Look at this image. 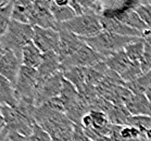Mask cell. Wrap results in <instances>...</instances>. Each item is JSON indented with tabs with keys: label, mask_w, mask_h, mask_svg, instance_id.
Returning a JSON list of instances; mask_svg holds the SVG:
<instances>
[{
	"label": "cell",
	"mask_w": 151,
	"mask_h": 141,
	"mask_svg": "<svg viewBox=\"0 0 151 141\" xmlns=\"http://www.w3.org/2000/svg\"><path fill=\"white\" fill-rule=\"evenodd\" d=\"M33 36L34 26L12 20L7 31L0 37V49L10 50L22 59V51L25 46L33 42Z\"/></svg>",
	"instance_id": "6da1fadb"
},
{
	"label": "cell",
	"mask_w": 151,
	"mask_h": 141,
	"mask_svg": "<svg viewBox=\"0 0 151 141\" xmlns=\"http://www.w3.org/2000/svg\"><path fill=\"white\" fill-rule=\"evenodd\" d=\"M139 38L141 37H126V36L113 34L110 31H102L96 36L81 38V39L96 52L106 58L120 50H123L128 44L136 42Z\"/></svg>",
	"instance_id": "7a4b0ae2"
},
{
	"label": "cell",
	"mask_w": 151,
	"mask_h": 141,
	"mask_svg": "<svg viewBox=\"0 0 151 141\" xmlns=\"http://www.w3.org/2000/svg\"><path fill=\"white\" fill-rule=\"evenodd\" d=\"M59 28L66 29L81 38L93 37L103 31L100 21V14L93 9H85L83 14L61 24Z\"/></svg>",
	"instance_id": "3957f363"
},
{
	"label": "cell",
	"mask_w": 151,
	"mask_h": 141,
	"mask_svg": "<svg viewBox=\"0 0 151 141\" xmlns=\"http://www.w3.org/2000/svg\"><path fill=\"white\" fill-rule=\"evenodd\" d=\"M0 113H1L0 117L6 123L4 128L7 129L8 132H17L26 137H31L34 126L36 124L35 118L26 116L17 109L8 107V105H1Z\"/></svg>",
	"instance_id": "277c9868"
},
{
	"label": "cell",
	"mask_w": 151,
	"mask_h": 141,
	"mask_svg": "<svg viewBox=\"0 0 151 141\" xmlns=\"http://www.w3.org/2000/svg\"><path fill=\"white\" fill-rule=\"evenodd\" d=\"M81 125L91 140H96L101 137H110L113 127V124L106 113L95 110L86 114Z\"/></svg>",
	"instance_id": "5b68a950"
},
{
	"label": "cell",
	"mask_w": 151,
	"mask_h": 141,
	"mask_svg": "<svg viewBox=\"0 0 151 141\" xmlns=\"http://www.w3.org/2000/svg\"><path fill=\"white\" fill-rule=\"evenodd\" d=\"M38 83H39V77L37 69L22 65L15 84V89L20 97V100L35 105Z\"/></svg>",
	"instance_id": "8992f818"
},
{
	"label": "cell",
	"mask_w": 151,
	"mask_h": 141,
	"mask_svg": "<svg viewBox=\"0 0 151 141\" xmlns=\"http://www.w3.org/2000/svg\"><path fill=\"white\" fill-rule=\"evenodd\" d=\"M63 82H64V76L62 71L48 78L39 79L36 99H35L36 107H40L55 98H59L63 87Z\"/></svg>",
	"instance_id": "52a82bcc"
},
{
	"label": "cell",
	"mask_w": 151,
	"mask_h": 141,
	"mask_svg": "<svg viewBox=\"0 0 151 141\" xmlns=\"http://www.w3.org/2000/svg\"><path fill=\"white\" fill-rule=\"evenodd\" d=\"M104 60L106 58L103 55L96 52L87 44H84V46H82L74 54L62 61L61 71L71 69V67H90Z\"/></svg>",
	"instance_id": "ba28073f"
},
{
	"label": "cell",
	"mask_w": 151,
	"mask_h": 141,
	"mask_svg": "<svg viewBox=\"0 0 151 141\" xmlns=\"http://www.w3.org/2000/svg\"><path fill=\"white\" fill-rule=\"evenodd\" d=\"M52 0H35L29 17V25L41 28H52L59 31L60 24L55 21L51 11Z\"/></svg>",
	"instance_id": "9c48e42d"
},
{
	"label": "cell",
	"mask_w": 151,
	"mask_h": 141,
	"mask_svg": "<svg viewBox=\"0 0 151 141\" xmlns=\"http://www.w3.org/2000/svg\"><path fill=\"white\" fill-rule=\"evenodd\" d=\"M33 42L42 53L55 52L59 54L60 33L52 28H41L34 26Z\"/></svg>",
	"instance_id": "30bf717a"
},
{
	"label": "cell",
	"mask_w": 151,
	"mask_h": 141,
	"mask_svg": "<svg viewBox=\"0 0 151 141\" xmlns=\"http://www.w3.org/2000/svg\"><path fill=\"white\" fill-rule=\"evenodd\" d=\"M22 59L10 50L0 49V76L7 78L15 86L22 67Z\"/></svg>",
	"instance_id": "8fae6325"
},
{
	"label": "cell",
	"mask_w": 151,
	"mask_h": 141,
	"mask_svg": "<svg viewBox=\"0 0 151 141\" xmlns=\"http://www.w3.org/2000/svg\"><path fill=\"white\" fill-rule=\"evenodd\" d=\"M60 33V49H59V57L61 59V62L66 58L71 57L78 50L85 42H83L81 37L73 34L71 31L59 28Z\"/></svg>",
	"instance_id": "7c38bea8"
},
{
	"label": "cell",
	"mask_w": 151,
	"mask_h": 141,
	"mask_svg": "<svg viewBox=\"0 0 151 141\" xmlns=\"http://www.w3.org/2000/svg\"><path fill=\"white\" fill-rule=\"evenodd\" d=\"M100 21H101L103 31H110V33L120 35V36H126V37H144V33L124 24V23H121L117 20L100 15Z\"/></svg>",
	"instance_id": "4fadbf2b"
},
{
	"label": "cell",
	"mask_w": 151,
	"mask_h": 141,
	"mask_svg": "<svg viewBox=\"0 0 151 141\" xmlns=\"http://www.w3.org/2000/svg\"><path fill=\"white\" fill-rule=\"evenodd\" d=\"M39 79H46L57 73L61 72V59L55 52L44 53L40 66L37 69Z\"/></svg>",
	"instance_id": "5bb4252c"
},
{
	"label": "cell",
	"mask_w": 151,
	"mask_h": 141,
	"mask_svg": "<svg viewBox=\"0 0 151 141\" xmlns=\"http://www.w3.org/2000/svg\"><path fill=\"white\" fill-rule=\"evenodd\" d=\"M125 107L133 116H151V103L146 94H132Z\"/></svg>",
	"instance_id": "9a60e30c"
},
{
	"label": "cell",
	"mask_w": 151,
	"mask_h": 141,
	"mask_svg": "<svg viewBox=\"0 0 151 141\" xmlns=\"http://www.w3.org/2000/svg\"><path fill=\"white\" fill-rule=\"evenodd\" d=\"M140 4V0H98L93 10L99 14L104 10H136Z\"/></svg>",
	"instance_id": "2e32d148"
},
{
	"label": "cell",
	"mask_w": 151,
	"mask_h": 141,
	"mask_svg": "<svg viewBox=\"0 0 151 141\" xmlns=\"http://www.w3.org/2000/svg\"><path fill=\"white\" fill-rule=\"evenodd\" d=\"M20 101V97L17 92L15 86L7 78L0 76V103L1 105L17 107Z\"/></svg>",
	"instance_id": "e0dca14e"
},
{
	"label": "cell",
	"mask_w": 151,
	"mask_h": 141,
	"mask_svg": "<svg viewBox=\"0 0 151 141\" xmlns=\"http://www.w3.org/2000/svg\"><path fill=\"white\" fill-rule=\"evenodd\" d=\"M44 59V53L35 46L33 42L25 46L22 51V64L27 67L37 69Z\"/></svg>",
	"instance_id": "ac0fdd59"
},
{
	"label": "cell",
	"mask_w": 151,
	"mask_h": 141,
	"mask_svg": "<svg viewBox=\"0 0 151 141\" xmlns=\"http://www.w3.org/2000/svg\"><path fill=\"white\" fill-rule=\"evenodd\" d=\"M104 62L111 71H113V72L117 73L119 75H121L129 67L133 61H131L128 59V57H127V54L125 53L123 49V50H120V51L115 52L113 54L106 57Z\"/></svg>",
	"instance_id": "d6986e66"
},
{
	"label": "cell",
	"mask_w": 151,
	"mask_h": 141,
	"mask_svg": "<svg viewBox=\"0 0 151 141\" xmlns=\"http://www.w3.org/2000/svg\"><path fill=\"white\" fill-rule=\"evenodd\" d=\"M34 4L35 0H15L12 12V20L29 24V17L34 8Z\"/></svg>",
	"instance_id": "ffe728a7"
},
{
	"label": "cell",
	"mask_w": 151,
	"mask_h": 141,
	"mask_svg": "<svg viewBox=\"0 0 151 141\" xmlns=\"http://www.w3.org/2000/svg\"><path fill=\"white\" fill-rule=\"evenodd\" d=\"M106 114L108 115L111 123L117 126L128 125V120L132 116V114L128 112L126 107L122 104H112V107Z\"/></svg>",
	"instance_id": "44dd1931"
},
{
	"label": "cell",
	"mask_w": 151,
	"mask_h": 141,
	"mask_svg": "<svg viewBox=\"0 0 151 141\" xmlns=\"http://www.w3.org/2000/svg\"><path fill=\"white\" fill-rule=\"evenodd\" d=\"M125 87L131 90L134 94H146V92L151 88V71L144 73L133 82L126 83Z\"/></svg>",
	"instance_id": "7402d4cb"
},
{
	"label": "cell",
	"mask_w": 151,
	"mask_h": 141,
	"mask_svg": "<svg viewBox=\"0 0 151 141\" xmlns=\"http://www.w3.org/2000/svg\"><path fill=\"white\" fill-rule=\"evenodd\" d=\"M63 76L66 80L72 83L74 86L79 89L86 84V76H87V67H71V69L62 71Z\"/></svg>",
	"instance_id": "603a6c76"
},
{
	"label": "cell",
	"mask_w": 151,
	"mask_h": 141,
	"mask_svg": "<svg viewBox=\"0 0 151 141\" xmlns=\"http://www.w3.org/2000/svg\"><path fill=\"white\" fill-rule=\"evenodd\" d=\"M124 51L128 59L133 62H140L145 52V38L141 37L136 42H133L124 48Z\"/></svg>",
	"instance_id": "cb8c5ba5"
},
{
	"label": "cell",
	"mask_w": 151,
	"mask_h": 141,
	"mask_svg": "<svg viewBox=\"0 0 151 141\" xmlns=\"http://www.w3.org/2000/svg\"><path fill=\"white\" fill-rule=\"evenodd\" d=\"M51 11L55 19V21L58 22L60 25L71 21L75 16H77L76 12L70 6H68V7H59L53 1H52L51 4Z\"/></svg>",
	"instance_id": "d4e9b609"
},
{
	"label": "cell",
	"mask_w": 151,
	"mask_h": 141,
	"mask_svg": "<svg viewBox=\"0 0 151 141\" xmlns=\"http://www.w3.org/2000/svg\"><path fill=\"white\" fill-rule=\"evenodd\" d=\"M150 31L145 33V52L142 55V59L140 61V65L142 69V72L148 73L151 71V36Z\"/></svg>",
	"instance_id": "484cf974"
},
{
	"label": "cell",
	"mask_w": 151,
	"mask_h": 141,
	"mask_svg": "<svg viewBox=\"0 0 151 141\" xmlns=\"http://www.w3.org/2000/svg\"><path fill=\"white\" fill-rule=\"evenodd\" d=\"M15 0L12 1L11 4H7L6 7L0 8V36L4 35L7 31V28L12 21V12H13V7Z\"/></svg>",
	"instance_id": "4316f807"
},
{
	"label": "cell",
	"mask_w": 151,
	"mask_h": 141,
	"mask_svg": "<svg viewBox=\"0 0 151 141\" xmlns=\"http://www.w3.org/2000/svg\"><path fill=\"white\" fill-rule=\"evenodd\" d=\"M144 74L142 69H141L140 62H132V64L129 65V67L123 73L121 74V78L123 79V82L125 84L133 82L136 78H138L139 76H141Z\"/></svg>",
	"instance_id": "83f0119b"
},
{
	"label": "cell",
	"mask_w": 151,
	"mask_h": 141,
	"mask_svg": "<svg viewBox=\"0 0 151 141\" xmlns=\"http://www.w3.org/2000/svg\"><path fill=\"white\" fill-rule=\"evenodd\" d=\"M29 141H52V138L36 123L33 129V134L29 137Z\"/></svg>",
	"instance_id": "f1b7e54d"
},
{
	"label": "cell",
	"mask_w": 151,
	"mask_h": 141,
	"mask_svg": "<svg viewBox=\"0 0 151 141\" xmlns=\"http://www.w3.org/2000/svg\"><path fill=\"white\" fill-rule=\"evenodd\" d=\"M136 12L139 14L141 20L147 24V26L151 29V6L150 4H140L136 9Z\"/></svg>",
	"instance_id": "f546056e"
},
{
	"label": "cell",
	"mask_w": 151,
	"mask_h": 141,
	"mask_svg": "<svg viewBox=\"0 0 151 141\" xmlns=\"http://www.w3.org/2000/svg\"><path fill=\"white\" fill-rule=\"evenodd\" d=\"M73 141H93L86 135L84 128L81 124H75L73 131Z\"/></svg>",
	"instance_id": "4dcf8cb0"
},
{
	"label": "cell",
	"mask_w": 151,
	"mask_h": 141,
	"mask_svg": "<svg viewBox=\"0 0 151 141\" xmlns=\"http://www.w3.org/2000/svg\"><path fill=\"white\" fill-rule=\"evenodd\" d=\"M77 1L84 9H93L98 2V0H77Z\"/></svg>",
	"instance_id": "1f68e13d"
},
{
	"label": "cell",
	"mask_w": 151,
	"mask_h": 141,
	"mask_svg": "<svg viewBox=\"0 0 151 141\" xmlns=\"http://www.w3.org/2000/svg\"><path fill=\"white\" fill-rule=\"evenodd\" d=\"M52 1L59 7H68L72 2V0H52Z\"/></svg>",
	"instance_id": "d6a6232c"
},
{
	"label": "cell",
	"mask_w": 151,
	"mask_h": 141,
	"mask_svg": "<svg viewBox=\"0 0 151 141\" xmlns=\"http://www.w3.org/2000/svg\"><path fill=\"white\" fill-rule=\"evenodd\" d=\"M52 141H73V136H69V137H61V138H55V139H52Z\"/></svg>",
	"instance_id": "836d02e7"
},
{
	"label": "cell",
	"mask_w": 151,
	"mask_h": 141,
	"mask_svg": "<svg viewBox=\"0 0 151 141\" xmlns=\"http://www.w3.org/2000/svg\"><path fill=\"white\" fill-rule=\"evenodd\" d=\"M12 1H14V0H0V8L6 7L7 4H11Z\"/></svg>",
	"instance_id": "e575fe53"
},
{
	"label": "cell",
	"mask_w": 151,
	"mask_h": 141,
	"mask_svg": "<svg viewBox=\"0 0 151 141\" xmlns=\"http://www.w3.org/2000/svg\"><path fill=\"white\" fill-rule=\"evenodd\" d=\"M93 141H112L110 137H101L99 139H96V140H93Z\"/></svg>",
	"instance_id": "d590c367"
},
{
	"label": "cell",
	"mask_w": 151,
	"mask_h": 141,
	"mask_svg": "<svg viewBox=\"0 0 151 141\" xmlns=\"http://www.w3.org/2000/svg\"><path fill=\"white\" fill-rule=\"evenodd\" d=\"M146 96H147V98H148V100L150 101V103H151V88L149 90H148L147 92H146Z\"/></svg>",
	"instance_id": "8d00e7d4"
},
{
	"label": "cell",
	"mask_w": 151,
	"mask_h": 141,
	"mask_svg": "<svg viewBox=\"0 0 151 141\" xmlns=\"http://www.w3.org/2000/svg\"><path fill=\"white\" fill-rule=\"evenodd\" d=\"M141 4H150L151 6V0H140Z\"/></svg>",
	"instance_id": "74e56055"
},
{
	"label": "cell",
	"mask_w": 151,
	"mask_h": 141,
	"mask_svg": "<svg viewBox=\"0 0 151 141\" xmlns=\"http://www.w3.org/2000/svg\"><path fill=\"white\" fill-rule=\"evenodd\" d=\"M138 141H149V140H147V139H140V140H138Z\"/></svg>",
	"instance_id": "f35d334b"
},
{
	"label": "cell",
	"mask_w": 151,
	"mask_h": 141,
	"mask_svg": "<svg viewBox=\"0 0 151 141\" xmlns=\"http://www.w3.org/2000/svg\"><path fill=\"white\" fill-rule=\"evenodd\" d=\"M2 141H10V140H9V139H8V137H7L6 139H4V140H2Z\"/></svg>",
	"instance_id": "ab89813d"
},
{
	"label": "cell",
	"mask_w": 151,
	"mask_h": 141,
	"mask_svg": "<svg viewBox=\"0 0 151 141\" xmlns=\"http://www.w3.org/2000/svg\"><path fill=\"white\" fill-rule=\"evenodd\" d=\"M150 36H151V31H150Z\"/></svg>",
	"instance_id": "60d3db41"
}]
</instances>
